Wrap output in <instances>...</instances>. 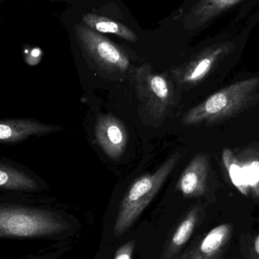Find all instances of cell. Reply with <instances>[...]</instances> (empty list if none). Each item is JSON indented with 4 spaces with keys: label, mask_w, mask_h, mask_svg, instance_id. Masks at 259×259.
I'll return each instance as SVG.
<instances>
[{
    "label": "cell",
    "mask_w": 259,
    "mask_h": 259,
    "mask_svg": "<svg viewBox=\"0 0 259 259\" xmlns=\"http://www.w3.org/2000/svg\"><path fill=\"white\" fill-rule=\"evenodd\" d=\"M259 77L236 82L204 100L184 115L187 126L214 124L239 115L258 99Z\"/></svg>",
    "instance_id": "obj_1"
},
{
    "label": "cell",
    "mask_w": 259,
    "mask_h": 259,
    "mask_svg": "<svg viewBox=\"0 0 259 259\" xmlns=\"http://www.w3.org/2000/svg\"><path fill=\"white\" fill-rule=\"evenodd\" d=\"M181 152H175L152 175L141 177L132 184L123 198L114 225V234H124L156 196L169 175L180 160Z\"/></svg>",
    "instance_id": "obj_2"
},
{
    "label": "cell",
    "mask_w": 259,
    "mask_h": 259,
    "mask_svg": "<svg viewBox=\"0 0 259 259\" xmlns=\"http://www.w3.org/2000/svg\"><path fill=\"white\" fill-rule=\"evenodd\" d=\"M65 228L53 214L20 207L0 208L1 237H35L50 235Z\"/></svg>",
    "instance_id": "obj_3"
},
{
    "label": "cell",
    "mask_w": 259,
    "mask_h": 259,
    "mask_svg": "<svg viewBox=\"0 0 259 259\" xmlns=\"http://www.w3.org/2000/svg\"><path fill=\"white\" fill-rule=\"evenodd\" d=\"M132 77L137 97L149 114L157 119L164 118L176 100L171 81L166 76L154 72L149 64L135 68Z\"/></svg>",
    "instance_id": "obj_4"
},
{
    "label": "cell",
    "mask_w": 259,
    "mask_h": 259,
    "mask_svg": "<svg viewBox=\"0 0 259 259\" xmlns=\"http://www.w3.org/2000/svg\"><path fill=\"white\" fill-rule=\"evenodd\" d=\"M235 44H216L196 53L188 62L171 70L172 77L179 86L190 89L202 83L234 50Z\"/></svg>",
    "instance_id": "obj_5"
},
{
    "label": "cell",
    "mask_w": 259,
    "mask_h": 259,
    "mask_svg": "<svg viewBox=\"0 0 259 259\" xmlns=\"http://www.w3.org/2000/svg\"><path fill=\"white\" fill-rule=\"evenodd\" d=\"M76 34L87 54L102 69L109 72H124L129 68L127 55L107 38L82 24L76 27Z\"/></svg>",
    "instance_id": "obj_6"
},
{
    "label": "cell",
    "mask_w": 259,
    "mask_h": 259,
    "mask_svg": "<svg viewBox=\"0 0 259 259\" xmlns=\"http://www.w3.org/2000/svg\"><path fill=\"white\" fill-rule=\"evenodd\" d=\"M95 136L105 153L114 159L121 156L129 140V134L123 123L110 115L99 117Z\"/></svg>",
    "instance_id": "obj_7"
},
{
    "label": "cell",
    "mask_w": 259,
    "mask_h": 259,
    "mask_svg": "<svg viewBox=\"0 0 259 259\" xmlns=\"http://www.w3.org/2000/svg\"><path fill=\"white\" fill-rule=\"evenodd\" d=\"M209 161L204 153L196 155L187 166L176 183V189L184 197L204 196L208 187Z\"/></svg>",
    "instance_id": "obj_8"
},
{
    "label": "cell",
    "mask_w": 259,
    "mask_h": 259,
    "mask_svg": "<svg viewBox=\"0 0 259 259\" xmlns=\"http://www.w3.org/2000/svg\"><path fill=\"white\" fill-rule=\"evenodd\" d=\"M57 131H60V127L33 120H3L0 122V140L3 143H16L30 136L44 135Z\"/></svg>",
    "instance_id": "obj_9"
},
{
    "label": "cell",
    "mask_w": 259,
    "mask_h": 259,
    "mask_svg": "<svg viewBox=\"0 0 259 259\" xmlns=\"http://www.w3.org/2000/svg\"><path fill=\"white\" fill-rule=\"evenodd\" d=\"M241 1L243 0H199L185 16L186 27L190 30L199 28Z\"/></svg>",
    "instance_id": "obj_10"
},
{
    "label": "cell",
    "mask_w": 259,
    "mask_h": 259,
    "mask_svg": "<svg viewBox=\"0 0 259 259\" xmlns=\"http://www.w3.org/2000/svg\"><path fill=\"white\" fill-rule=\"evenodd\" d=\"M232 226L223 224L213 228L197 247L190 250L192 253L202 259H217L231 238Z\"/></svg>",
    "instance_id": "obj_11"
},
{
    "label": "cell",
    "mask_w": 259,
    "mask_h": 259,
    "mask_svg": "<svg viewBox=\"0 0 259 259\" xmlns=\"http://www.w3.org/2000/svg\"><path fill=\"white\" fill-rule=\"evenodd\" d=\"M202 213V208L196 206L186 214L173 234L164 255L165 259H171L185 246L194 232L195 228L200 220Z\"/></svg>",
    "instance_id": "obj_12"
},
{
    "label": "cell",
    "mask_w": 259,
    "mask_h": 259,
    "mask_svg": "<svg viewBox=\"0 0 259 259\" xmlns=\"http://www.w3.org/2000/svg\"><path fill=\"white\" fill-rule=\"evenodd\" d=\"M236 155L241 164L249 196L259 200V146H249Z\"/></svg>",
    "instance_id": "obj_13"
},
{
    "label": "cell",
    "mask_w": 259,
    "mask_h": 259,
    "mask_svg": "<svg viewBox=\"0 0 259 259\" xmlns=\"http://www.w3.org/2000/svg\"><path fill=\"white\" fill-rule=\"evenodd\" d=\"M83 21L88 27L96 31L112 33L130 42L137 40L136 34L130 28L106 17L88 13L83 15Z\"/></svg>",
    "instance_id": "obj_14"
},
{
    "label": "cell",
    "mask_w": 259,
    "mask_h": 259,
    "mask_svg": "<svg viewBox=\"0 0 259 259\" xmlns=\"http://www.w3.org/2000/svg\"><path fill=\"white\" fill-rule=\"evenodd\" d=\"M0 187L6 190H35L38 189V184L25 173L1 163Z\"/></svg>",
    "instance_id": "obj_15"
},
{
    "label": "cell",
    "mask_w": 259,
    "mask_h": 259,
    "mask_svg": "<svg viewBox=\"0 0 259 259\" xmlns=\"http://www.w3.org/2000/svg\"><path fill=\"white\" fill-rule=\"evenodd\" d=\"M224 167L234 187L246 196H249L247 186L245 182L240 160L234 151L226 148L221 155Z\"/></svg>",
    "instance_id": "obj_16"
},
{
    "label": "cell",
    "mask_w": 259,
    "mask_h": 259,
    "mask_svg": "<svg viewBox=\"0 0 259 259\" xmlns=\"http://www.w3.org/2000/svg\"><path fill=\"white\" fill-rule=\"evenodd\" d=\"M135 246V240L128 242L117 250L114 259H132Z\"/></svg>",
    "instance_id": "obj_17"
},
{
    "label": "cell",
    "mask_w": 259,
    "mask_h": 259,
    "mask_svg": "<svg viewBox=\"0 0 259 259\" xmlns=\"http://www.w3.org/2000/svg\"><path fill=\"white\" fill-rule=\"evenodd\" d=\"M25 53H27L26 61L30 65H35L38 64L42 57V51L38 47L32 49L29 53L27 50H25Z\"/></svg>",
    "instance_id": "obj_18"
},
{
    "label": "cell",
    "mask_w": 259,
    "mask_h": 259,
    "mask_svg": "<svg viewBox=\"0 0 259 259\" xmlns=\"http://www.w3.org/2000/svg\"><path fill=\"white\" fill-rule=\"evenodd\" d=\"M252 259H259V234L255 237L252 245Z\"/></svg>",
    "instance_id": "obj_19"
},
{
    "label": "cell",
    "mask_w": 259,
    "mask_h": 259,
    "mask_svg": "<svg viewBox=\"0 0 259 259\" xmlns=\"http://www.w3.org/2000/svg\"><path fill=\"white\" fill-rule=\"evenodd\" d=\"M181 259H202L199 258V257L196 256L194 254L192 253L190 251H189V252H187L186 255H184L182 257Z\"/></svg>",
    "instance_id": "obj_20"
}]
</instances>
